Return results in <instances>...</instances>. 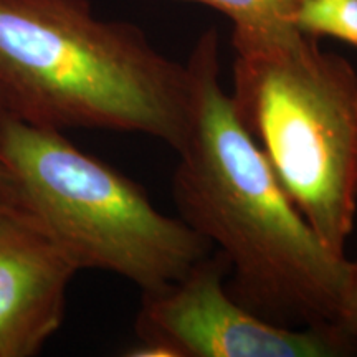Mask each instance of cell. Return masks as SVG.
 Returning <instances> with one entry per match:
<instances>
[{"label": "cell", "instance_id": "cell-2", "mask_svg": "<svg viewBox=\"0 0 357 357\" xmlns=\"http://www.w3.org/2000/svg\"><path fill=\"white\" fill-rule=\"evenodd\" d=\"M0 95L35 126L139 132L174 151L192 118L187 65L88 0H0Z\"/></svg>", "mask_w": 357, "mask_h": 357}, {"label": "cell", "instance_id": "cell-3", "mask_svg": "<svg viewBox=\"0 0 357 357\" xmlns=\"http://www.w3.org/2000/svg\"><path fill=\"white\" fill-rule=\"evenodd\" d=\"M231 102L278 182L339 255L357 211V70L294 25L234 30Z\"/></svg>", "mask_w": 357, "mask_h": 357}, {"label": "cell", "instance_id": "cell-10", "mask_svg": "<svg viewBox=\"0 0 357 357\" xmlns=\"http://www.w3.org/2000/svg\"><path fill=\"white\" fill-rule=\"evenodd\" d=\"M17 207H22L19 189H17L12 174L0 160V212Z\"/></svg>", "mask_w": 357, "mask_h": 357}, {"label": "cell", "instance_id": "cell-7", "mask_svg": "<svg viewBox=\"0 0 357 357\" xmlns=\"http://www.w3.org/2000/svg\"><path fill=\"white\" fill-rule=\"evenodd\" d=\"M293 25L312 38L331 37L357 48V0H301Z\"/></svg>", "mask_w": 357, "mask_h": 357}, {"label": "cell", "instance_id": "cell-4", "mask_svg": "<svg viewBox=\"0 0 357 357\" xmlns=\"http://www.w3.org/2000/svg\"><path fill=\"white\" fill-rule=\"evenodd\" d=\"M0 160L22 207L78 270L111 271L146 291L178 280L212 252L181 218L159 212L136 182L58 129L10 114L0 129Z\"/></svg>", "mask_w": 357, "mask_h": 357}, {"label": "cell", "instance_id": "cell-6", "mask_svg": "<svg viewBox=\"0 0 357 357\" xmlns=\"http://www.w3.org/2000/svg\"><path fill=\"white\" fill-rule=\"evenodd\" d=\"M78 266L24 207L0 212V357H30L63 323Z\"/></svg>", "mask_w": 357, "mask_h": 357}, {"label": "cell", "instance_id": "cell-8", "mask_svg": "<svg viewBox=\"0 0 357 357\" xmlns=\"http://www.w3.org/2000/svg\"><path fill=\"white\" fill-rule=\"evenodd\" d=\"M212 7L227 15L234 30H270L293 25L301 0H187Z\"/></svg>", "mask_w": 357, "mask_h": 357}, {"label": "cell", "instance_id": "cell-5", "mask_svg": "<svg viewBox=\"0 0 357 357\" xmlns=\"http://www.w3.org/2000/svg\"><path fill=\"white\" fill-rule=\"evenodd\" d=\"M230 265L220 252L184 276L142 291L132 357H337L357 341L337 328H288L263 319L231 296Z\"/></svg>", "mask_w": 357, "mask_h": 357}, {"label": "cell", "instance_id": "cell-11", "mask_svg": "<svg viewBox=\"0 0 357 357\" xmlns=\"http://www.w3.org/2000/svg\"><path fill=\"white\" fill-rule=\"evenodd\" d=\"M8 116H10V111H8L7 105H6V102H3L2 95H0V129H2L3 123H6V119L8 118Z\"/></svg>", "mask_w": 357, "mask_h": 357}, {"label": "cell", "instance_id": "cell-1", "mask_svg": "<svg viewBox=\"0 0 357 357\" xmlns=\"http://www.w3.org/2000/svg\"><path fill=\"white\" fill-rule=\"evenodd\" d=\"M187 68L192 118L172 177L178 218L227 258V288L247 310L288 328H336L349 260L303 217L236 116L215 29Z\"/></svg>", "mask_w": 357, "mask_h": 357}, {"label": "cell", "instance_id": "cell-9", "mask_svg": "<svg viewBox=\"0 0 357 357\" xmlns=\"http://www.w3.org/2000/svg\"><path fill=\"white\" fill-rule=\"evenodd\" d=\"M334 326L344 336L357 341V258L352 261L349 260L344 289H342Z\"/></svg>", "mask_w": 357, "mask_h": 357}]
</instances>
